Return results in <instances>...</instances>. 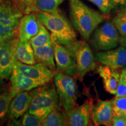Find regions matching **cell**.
<instances>
[{
  "mask_svg": "<svg viewBox=\"0 0 126 126\" xmlns=\"http://www.w3.org/2000/svg\"><path fill=\"white\" fill-rule=\"evenodd\" d=\"M120 44L126 48V36H123V37H122Z\"/></svg>",
  "mask_w": 126,
  "mask_h": 126,
  "instance_id": "1f68e13d",
  "label": "cell"
},
{
  "mask_svg": "<svg viewBox=\"0 0 126 126\" xmlns=\"http://www.w3.org/2000/svg\"><path fill=\"white\" fill-rule=\"evenodd\" d=\"M10 81L11 88L9 92L13 97L18 93L31 91L40 86L37 82L26 76L15 67H14L10 76Z\"/></svg>",
  "mask_w": 126,
  "mask_h": 126,
  "instance_id": "9a60e30c",
  "label": "cell"
},
{
  "mask_svg": "<svg viewBox=\"0 0 126 126\" xmlns=\"http://www.w3.org/2000/svg\"><path fill=\"white\" fill-rule=\"evenodd\" d=\"M65 46L74 57L77 66L76 77L82 82L86 74L94 70L96 66L92 50L84 40H77Z\"/></svg>",
  "mask_w": 126,
  "mask_h": 126,
  "instance_id": "8992f818",
  "label": "cell"
},
{
  "mask_svg": "<svg viewBox=\"0 0 126 126\" xmlns=\"http://www.w3.org/2000/svg\"><path fill=\"white\" fill-rule=\"evenodd\" d=\"M94 60L113 69L123 68L126 65V48L122 45L116 48L98 52L94 56Z\"/></svg>",
  "mask_w": 126,
  "mask_h": 126,
  "instance_id": "7c38bea8",
  "label": "cell"
},
{
  "mask_svg": "<svg viewBox=\"0 0 126 126\" xmlns=\"http://www.w3.org/2000/svg\"><path fill=\"white\" fill-rule=\"evenodd\" d=\"M113 117L111 100H100L93 109L91 119L95 126H112Z\"/></svg>",
  "mask_w": 126,
  "mask_h": 126,
  "instance_id": "2e32d148",
  "label": "cell"
},
{
  "mask_svg": "<svg viewBox=\"0 0 126 126\" xmlns=\"http://www.w3.org/2000/svg\"><path fill=\"white\" fill-rule=\"evenodd\" d=\"M32 99L28 112L44 119L52 110L60 108L56 88L53 85H43L31 91Z\"/></svg>",
  "mask_w": 126,
  "mask_h": 126,
  "instance_id": "3957f363",
  "label": "cell"
},
{
  "mask_svg": "<svg viewBox=\"0 0 126 126\" xmlns=\"http://www.w3.org/2000/svg\"><path fill=\"white\" fill-rule=\"evenodd\" d=\"M40 21L32 12L25 14L20 19L18 28V38L21 41H29L39 31Z\"/></svg>",
  "mask_w": 126,
  "mask_h": 126,
  "instance_id": "5bb4252c",
  "label": "cell"
},
{
  "mask_svg": "<svg viewBox=\"0 0 126 126\" xmlns=\"http://www.w3.org/2000/svg\"><path fill=\"white\" fill-rule=\"evenodd\" d=\"M32 95L31 92L24 91L17 94L9 105L8 116L11 120H18L29 110Z\"/></svg>",
  "mask_w": 126,
  "mask_h": 126,
  "instance_id": "4fadbf2b",
  "label": "cell"
},
{
  "mask_svg": "<svg viewBox=\"0 0 126 126\" xmlns=\"http://www.w3.org/2000/svg\"><path fill=\"white\" fill-rule=\"evenodd\" d=\"M14 67L37 82L39 86L46 84L51 81L54 75L53 71L40 63L29 65L21 63L15 59Z\"/></svg>",
  "mask_w": 126,
  "mask_h": 126,
  "instance_id": "ba28073f",
  "label": "cell"
},
{
  "mask_svg": "<svg viewBox=\"0 0 126 126\" xmlns=\"http://www.w3.org/2000/svg\"><path fill=\"white\" fill-rule=\"evenodd\" d=\"M33 47H41L52 43L51 35L47 29L40 22L39 31L36 35L29 40Z\"/></svg>",
  "mask_w": 126,
  "mask_h": 126,
  "instance_id": "ffe728a7",
  "label": "cell"
},
{
  "mask_svg": "<svg viewBox=\"0 0 126 126\" xmlns=\"http://www.w3.org/2000/svg\"><path fill=\"white\" fill-rule=\"evenodd\" d=\"M61 109L57 108L52 110L43 119L42 126H65L64 113L60 111Z\"/></svg>",
  "mask_w": 126,
  "mask_h": 126,
  "instance_id": "44dd1931",
  "label": "cell"
},
{
  "mask_svg": "<svg viewBox=\"0 0 126 126\" xmlns=\"http://www.w3.org/2000/svg\"><path fill=\"white\" fill-rule=\"evenodd\" d=\"M18 36L10 39L0 40V77L8 79L14 66V43Z\"/></svg>",
  "mask_w": 126,
  "mask_h": 126,
  "instance_id": "8fae6325",
  "label": "cell"
},
{
  "mask_svg": "<svg viewBox=\"0 0 126 126\" xmlns=\"http://www.w3.org/2000/svg\"><path fill=\"white\" fill-rule=\"evenodd\" d=\"M114 8L116 7H125L126 6V0H110Z\"/></svg>",
  "mask_w": 126,
  "mask_h": 126,
  "instance_id": "4dcf8cb0",
  "label": "cell"
},
{
  "mask_svg": "<svg viewBox=\"0 0 126 126\" xmlns=\"http://www.w3.org/2000/svg\"><path fill=\"white\" fill-rule=\"evenodd\" d=\"M95 5L103 13L109 14L114 8L110 0H88Z\"/></svg>",
  "mask_w": 126,
  "mask_h": 126,
  "instance_id": "83f0119b",
  "label": "cell"
},
{
  "mask_svg": "<svg viewBox=\"0 0 126 126\" xmlns=\"http://www.w3.org/2000/svg\"><path fill=\"white\" fill-rule=\"evenodd\" d=\"M68 1L70 17L74 27L83 40H89L94 30L104 21V17L81 0Z\"/></svg>",
  "mask_w": 126,
  "mask_h": 126,
  "instance_id": "6da1fadb",
  "label": "cell"
},
{
  "mask_svg": "<svg viewBox=\"0 0 126 126\" xmlns=\"http://www.w3.org/2000/svg\"><path fill=\"white\" fill-rule=\"evenodd\" d=\"M97 72L103 79L104 88L106 92L116 95L120 76L117 69L111 68L106 65H100L97 69Z\"/></svg>",
  "mask_w": 126,
  "mask_h": 126,
  "instance_id": "ac0fdd59",
  "label": "cell"
},
{
  "mask_svg": "<svg viewBox=\"0 0 126 126\" xmlns=\"http://www.w3.org/2000/svg\"><path fill=\"white\" fill-rule=\"evenodd\" d=\"M37 18L51 32V39L67 46L77 40V34L67 19L57 11L54 14L39 11Z\"/></svg>",
  "mask_w": 126,
  "mask_h": 126,
  "instance_id": "7a4b0ae2",
  "label": "cell"
},
{
  "mask_svg": "<svg viewBox=\"0 0 126 126\" xmlns=\"http://www.w3.org/2000/svg\"><path fill=\"white\" fill-rule=\"evenodd\" d=\"M23 14L14 1L0 0V40L18 36V25Z\"/></svg>",
  "mask_w": 126,
  "mask_h": 126,
  "instance_id": "277c9868",
  "label": "cell"
},
{
  "mask_svg": "<svg viewBox=\"0 0 126 126\" xmlns=\"http://www.w3.org/2000/svg\"><path fill=\"white\" fill-rule=\"evenodd\" d=\"M13 97L10 92H5L0 94V122L8 114L9 105Z\"/></svg>",
  "mask_w": 126,
  "mask_h": 126,
  "instance_id": "d4e9b609",
  "label": "cell"
},
{
  "mask_svg": "<svg viewBox=\"0 0 126 126\" xmlns=\"http://www.w3.org/2000/svg\"><path fill=\"white\" fill-rule=\"evenodd\" d=\"M14 51L15 59L21 63L29 65L36 63L33 47L29 41H21L17 37L14 43Z\"/></svg>",
  "mask_w": 126,
  "mask_h": 126,
  "instance_id": "e0dca14e",
  "label": "cell"
},
{
  "mask_svg": "<svg viewBox=\"0 0 126 126\" xmlns=\"http://www.w3.org/2000/svg\"><path fill=\"white\" fill-rule=\"evenodd\" d=\"M23 14H27L37 11L36 0H14Z\"/></svg>",
  "mask_w": 126,
  "mask_h": 126,
  "instance_id": "4316f807",
  "label": "cell"
},
{
  "mask_svg": "<svg viewBox=\"0 0 126 126\" xmlns=\"http://www.w3.org/2000/svg\"><path fill=\"white\" fill-rule=\"evenodd\" d=\"M64 0H36V7L37 11L54 14L59 11V7Z\"/></svg>",
  "mask_w": 126,
  "mask_h": 126,
  "instance_id": "7402d4cb",
  "label": "cell"
},
{
  "mask_svg": "<svg viewBox=\"0 0 126 126\" xmlns=\"http://www.w3.org/2000/svg\"><path fill=\"white\" fill-rule=\"evenodd\" d=\"M113 126H126V118L120 116H114L112 119Z\"/></svg>",
  "mask_w": 126,
  "mask_h": 126,
  "instance_id": "f546056e",
  "label": "cell"
},
{
  "mask_svg": "<svg viewBox=\"0 0 126 126\" xmlns=\"http://www.w3.org/2000/svg\"><path fill=\"white\" fill-rule=\"evenodd\" d=\"M54 78L59 106L64 110V112H66L77 106L78 97L77 83L71 75L60 71L55 72Z\"/></svg>",
  "mask_w": 126,
  "mask_h": 126,
  "instance_id": "5b68a950",
  "label": "cell"
},
{
  "mask_svg": "<svg viewBox=\"0 0 126 126\" xmlns=\"http://www.w3.org/2000/svg\"><path fill=\"white\" fill-rule=\"evenodd\" d=\"M116 96H126V67L122 71Z\"/></svg>",
  "mask_w": 126,
  "mask_h": 126,
  "instance_id": "f1b7e54d",
  "label": "cell"
},
{
  "mask_svg": "<svg viewBox=\"0 0 126 126\" xmlns=\"http://www.w3.org/2000/svg\"><path fill=\"white\" fill-rule=\"evenodd\" d=\"M1 81H0V89H1Z\"/></svg>",
  "mask_w": 126,
  "mask_h": 126,
  "instance_id": "d6a6232c",
  "label": "cell"
},
{
  "mask_svg": "<svg viewBox=\"0 0 126 126\" xmlns=\"http://www.w3.org/2000/svg\"><path fill=\"white\" fill-rule=\"evenodd\" d=\"M36 63L45 64L52 71L56 70L54 60V51L53 45L41 47H33Z\"/></svg>",
  "mask_w": 126,
  "mask_h": 126,
  "instance_id": "d6986e66",
  "label": "cell"
},
{
  "mask_svg": "<svg viewBox=\"0 0 126 126\" xmlns=\"http://www.w3.org/2000/svg\"><path fill=\"white\" fill-rule=\"evenodd\" d=\"M43 120L36 115L26 112L22 116L20 121V126H42Z\"/></svg>",
  "mask_w": 126,
  "mask_h": 126,
  "instance_id": "484cf974",
  "label": "cell"
},
{
  "mask_svg": "<svg viewBox=\"0 0 126 126\" xmlns=\"http://www.w3.org/2000/svg\"><path fill=\"white\" fill-rule=\"evenodd\" d=\"M122 37L112 22H106L94 30L91 43L96 50L106 51L116 48Z\"/></svg>",
  "mask_w": 126,
  "mask_h": 126,
  "instance_id": "52a82bcc",
  "label": "cell"
},
{
  "mask_svg": "<svg viewBox=\"0 0 126 126\" xmlns=\"http://www.w3.org/2000/svg\"><path fill=\"white\" fill-rule=\"evenodd\" d=\"M54 48L56 68L67 74L77 76L76 63L73 55L65 46L51 39Z\"/></svg>",
  "mask_w": 126,
  "mask_h": 126,
  "instance_id": "30bf717a",
  "label": "cell"
},
{
  "mask_svg": "<svg viewBox=\"0 0 126 126\" xmlns=\"http://www.w3.org/2000/svg\"><path fill=\"white\" fill-rule=\"evenodd\" d=\"M112 22L120 34L126 36V6L122 8L112 20Z\"/></svg>",
  "mask_w": 126,
  "mask_h": 126,
  "instance_id": "603a6c76",
  "label": "cell"
},
{
  "mask_svg": "<svg viewBox=\"0 0 126 126\" xmlns=\"http://www.w3.org/2000/svg\"><path fill=\"white\" fill-rule=\"evenodd\" d=\"M94 100L88 98L82 105L76 106L68 111L64 112L65 126H86L89 125L93 109Z\"/></svg>",
  "mask_w": 126,
  "mask_h": 126,
  "instance_id": "9c48e42d",
  "label": "cell"
},
{
  "mask_svg": "<svg viewBox=\"0 0 126 126\" xmlns=\"http://www.w3.org/2000/svg\"><path fill=\"white\" fill-rule=\"evenodd\" d=\"M113 116H120L126 118V96H116L112 100Z\"/></svg>",
  "mask_w": 126,
  "mask_h": 126,
  "instance_id": "cb8c5ba5",
  "label": "cell"
}]
</instances>
